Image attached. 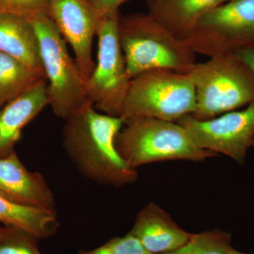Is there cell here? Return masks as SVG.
Here are the masks:
<instances>
[{"instance_id": "9c48e42d", "label": "cell", "mask_w": 254, "mask_h": 254, "mask_svg": "<svg viewBox=\"0 0 254 254\" xmlns=\"http://www.w3.org/2000/svg\"><path fill=\"white\" fill-rule=\"evenodd\" d=\"M185 128L192 141L202 149L220 153L244 164L254 144V103L235 110L199 120L190 115L177 122Z\"/></svg>"}, {"instance_id": "ac0fdd59", "label": "cell", "mask_w": 254, "mask_h": 254, "mask_svg": "<svg viewBox=\"0 0 254 254\" xmlns=\"http://www.w3.org/2000/svg\"><path fill=\"white\" fill-rule=\"evenodd\" d=\"M232 235L215 230L191 234L190 240L180 248L161 254H227L232 250Z\"/></svg>"}, {"instance_id": "603a6c76", "label": "cell", "mask_w": 254, "mask_h": 254, "mask_svg": "<svg viewBox=\"0 0 254 254\" xmlns=\"http://www.w3.org/2000/svg\"><path fill=\"white\" fill-rule=\"evenodd\" d=\"M242 61L245 62L254 73V48H247L235 53Z\"/></svg>"}, {"instance_id": "5bb4252c", "label": "cell", "mask_w": 254, "mask_h": 254, "mask_svg": "<svg viewBox=\"0 0 254 254\" xmlns=\"http://www.w3.org/2000/svg\"><path fill=\"white\" fill-rule=\"evenodd\" d=\"M0 52L46 77L38 38L28 18L0 13Z\"/></svg>"}, {"instance_id": "6da1fadb", "label": "cell", "mask_w": 254, "mask_h": 254, "mask_svg": "<svg viewBox=\"0 0 254 254\" xmlns=\"http://www.w3.org/2000/svg\"><path fill=\"white\" fill-rule=\"evenodd\" d=\"M64 121V148L83 176L98 185L114 187L136 181V170L121 158L115 146L124 119L100 113L88 102Z\"/></svg>"}, {"instance_id": "52a82bcc", "label": "cell", "mask_w": 254, "mask_h": 254, "mask_svg": "<svg viewBox=\"0 0 254 254\" xmlns=\"http://www.w3.org/2000/svg\"><path fill=\"white\" fill-rule=\"evenodd\" d=\"M119 10L100 18L97 28L98 48L94 70L86 81L88 101L100 113L121 118L131 78L118 36Z\"/></svg>"}, {"instance_id": "30bf717a", "label": "cell", "mask_w": 254, "mask_h": 254, "mask_svg": "<svg viewBox=\"0 0 254 254\" xmlns=\"http://www.w3.org/2000/svg\"><path fill=\"white\" fill-rule=\"evenodd\" d=\"M48 15L72 48L75 61L86 81L95 68L92 45L99 14L88 0H49Z\"/></svg>"}, {"instance_id": "8fae6325", "label": "cell", "mask_w": 254, "mask_h": 254, "mask_svg": "<svg viewBox=\"0 0 254 254\" xmlns=\"http://www.w3.org/2000/svg\"><path fill=\"white\" fill-rule=\"evenodd\" d=\"M0 195L18 204L56 210L54 195L44 177L28 170L15 150L0 158Z\"/></svg>"}, {"instance_id": "ba28073f", "label": "cell", "mask_w": 254, "mask_h": 254, "mask_svg": "<svg viewBox=\"0 0 254 254\" xmlns=\"http://www.w3.org/2000/svg\"><path fill=\"white\" fill-rule=\"evenodd\" d=\"M186 41L209 58L254 48V0H228L210 9Z\"/></svg>"}, {"instance_id": "7c38bea8", "label": "cell", "mask_w": 254, "mask_h": 254, "mask_svg": "<svg viewBox=\"0 0 254 254\" xmlns=\"http://www.w3.org/2000/svg\"><path fill=\"white\" fill-rule=\"evenodd\" d=\"M47 84L43 78L0 109V158L14 151L23 128L49 105Z\"/></svg>"}, {"instance_id": "7402d4cb", "label": "cell", "mask_w": 254, "mask_h": 254, "mask_svg": "<svg viewBox=\"0 0 254 254\" xmlns=\"http://www.w3.org/2000/svg\"><path fill=\"white\" fill-rule=\"evenodd\" d=\"M100 18L108 13L118 10L119 6L128 0H88Z\"/></svg>"}, {"instance_id": "ffe728a7", "label": "cell", "mask_w": 254, "mask_h": 254, "mask_svg": "<svg viewBox=\"0 0 254 254\" xmlns=\"http://www.w3.org/2000/svg\"><path fill=\"white\" fill-rule=\"evenodd\" d=\"M78 254H150L139 241L128 232L125 236L112 239L100 247Z\"/></svg>"}, {"instance_id": "7a4b0ae2", "label": "cell", "mask_w": 254, "mask_h": 254, "mask_svg": "<svg viewBox=\"0 0 254 254\" xmlns=\"http://www.w3.org/2000/svg\"><path fill=\"white\" fill-rule=\"evenodd\" d=\"M118 36L130 77L154 69L188 73L196 53L148 14L120 18Z\"/></svg>"}, {"instance_id": "9a60e30c", "label": "cell", "mask_w": 254, "mask_h": 254, "mask_svg": "<svg viewBox=\"0 0 254 254\" xmlns=\"http://www.w3.org/2000/svg\"><path fill=\"white\" fill-rule=\"evenodd\" d=\"M228 0H153L149 14L177 38L187 41L200 18Z\"/></svg>"}, {"instance_id": "d4e9b609", "label": "cell", "mask_w": 254, "mask_h": 254, "mask_svg": "<svg viewBox=\"0 0 254 254\" xmlns=\"http://www.w3.org/2000/svg\"><path fill=\"white\" fill-rule=\"evenodd\" d=\"M4 226H3V225H0V235H1V233H2L3 230H4Z\"/></svg>"}, {"instance_id": "44dd1931", "label": "cell", "mask_w": 254, "mask_h": 254, "mask_svg": "<svg viewBox=\"0 0 254 254\" xmlns=\"http://www.w3.org/2000/svg\"><path fill=\"white\" fill-rule=\"evenodd\" d=\"M49 0H0V13L30 18L38 14H48Z\"/></svg>"}, {"instance_id": "e0dca14e", "label": "cell", "mask_w": 254, "mask_h": 254, "mask_svg": "<svg viewBox=\"0 0 254 254\" xmlns=\"http://www.w3.org/2000/svg\"><path fill=\"white\" fill-rule=\"evenodd\" d=\"M43 78L46 77L0 52V109Z\"/></svg>"}, {"instance_id": "3957f363", "label": "cell", "mask_w": 254, "mask_h": 254, "mask_svg": "<svg viewBox=\"0 0 254 254\" xmlns=\"http://www.w3.org/2000/svg\"><path fill=\"white\" fill-rule=\"evenodd\" d=\"M195 87L196 107L190 116L210 120L254 103V73L235 54L196 63L188 73Z\"/></svg>"}, {"instance_id": "277c9868", "label": "cell", "mask_w": 254, "mask_h": 254, "mask_svg": "<svg viewBox=\"0 0 254 254\" xmlns=\"http://www.w3.org/2000/svg\"><path fill=\"white\" fill-rule=\"evenodd\" d=\"M115 146L121 158L135 170L155 162H200L218 155L195 145L180 124L153 118L126 120L115 138Z\"/></svg>"}, {"instance_id": "2e32d148", "label": "cell", "mask_w": 254, "mask_h": 254, "mask_svg": "<svg viewBox=\"0 0 254 254\" xmlns=\"http://www.w3.org/2000/svg\"><path fill=\"white\" fill-rule=\"evenodd\" d=\"M0 225L19 229L41 240L54 235L59 222L56 210L18 204L0 195Z\"/></svg>"}, {"instance_id": "cb8c5ba5", "label": "cell", "mask_w": 254, "mask_h": 254, "mask_svg": "<svg viewBox=\"0 0 254 254\" xmlns=\"http://www.w3.org/2000/svg\"><path fill=\"white\" fill-rule=\"evenodd\" d=\"M227 254H245V253H242V252H239V251H237L236 250H235V249L232 248L231 250L230 251V252L227 253Z\"/></svg>"}, {"instance_id": "d6986e66", "label": "cell", "mask_w": 254, "mask_h": 254, "mask_svg": "<svg viewBox=\"0 0 254 254\" xmlns=\"http://www.w3.org/2000/svg\"><path fill=\"white\" fill-rule=\"evenodd\" d=\"M38 240L19 229L4 227L0 235V254H42Z\"/></svg>"}, {"instance_id": "4fadbf2b", "label": "cell", "mask_w": 254, "mask_h": 254, "mask_svg": "<svg viewBox=\"0 0 254 254\" xmlns=\"http://www.w3.org/2000/svg\"><path fill=\"white\" fill-rule=\"evenodd\" d=\"M129 232L150 254L173 252L185 245L191 236L155 203H148L137 214Z\"/></svg>"}, {"instance_id": "8992f818", "label": "cell", "mask_w": 254, "mask_h": 254, "mask_svg": "<svg viewBox=\"0 0 254 254\" xmlns=\"http://www.w3.org/2000/svg\"><path fill=\"white\" fill-rule=\"evenodd\" d=\"M194 85L187 73L168 69L145 71L131 78L121 118L175 122L194 113Z\"/></svg>"}, {"instance_id": "5b68a950", "label": "cell", "mask_w": 254, "mask_h": 254, "mask_svg": "<svg viewBox=\"0 0 254 254\" xmlns=\"http://www.w3.org/2000/svg\"><path fill=\"white\" fill-rule=\"evenodd\" d=\"M28 20L38 38L49 105L57 116L66 120L89 102L86 79L70 56L66 41L49 15L38 14Z\"/></svg>"}]
</instances>
